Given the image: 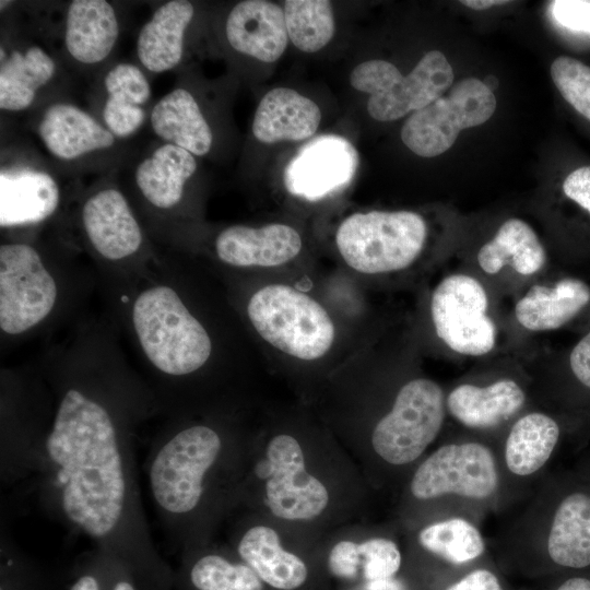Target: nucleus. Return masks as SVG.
<instances>
[{"label": "nucleus", "instance_id": "obj_39", "mask_svg": "<svg viewBox=\"0 0 590 590\" xmlns=\"http://www.w3.org/2000/svg\"><path fill=\"white\" fill-rule=\"evenodd\" d=\"M361 562L358 543L341 541L332 547L328 565L334 576L353 579L361 573Z\"/></svg>", "mask_w": 590, "mask_h": 590}, {"label": "nucleus", "instance_id": "obj_1", "mask_svg": "<svg viewBox=\"0 0 590 590\" xmlns=\"http://www.w3.org/2000/svg\"><path fill=\"white\" fill-rule=\"evenodd\" d=\"M34 363L51 396L43 437L57 507L76 530L110 541L129 515L127 451L158 413L154 397L104 311L43 342Z\"/></svg>", "mask_w": 590, "mask_h": 590}, {"label": "nucleus", "instance_id": "obj_3", "mask_svg": "<svg viewBox=\"0 0 590 590\" xmlns=\"http://www.w3.org/2000/svg\"><path fill=\"white\" fill-rule=\"evenodd\" d=\"M97 276L59 228L7 233L0 244V354L60 334L91 310Z\"/></svg>", "mask_w": 590, "mask_h": 590}, {"label": "nucleus", "instance_id": "obj_20", "mask_svg": "<svg viewBox=\"0 0 590 590\" xmlns=\"http://www.w3.org/2000/svg\"><path fill=\"white\" fill-rule=\"evenodd\" d=\"M119 32L117 13L105 0H73L67 8L63 43L80 64L95 66L108 58Z\"/></svg>", "mask_w": 590, "mask_h": 590}, {"label": "nucleus", "instance_id": "obj_4", "mask_svg": "<svg viewBox=\"0 0 590 590\" xmlns=\"http://www.w3.org/2000/svg\"><path fill=\"white\" fill-rule=\"evenodd\" d=\"M59 229L92 263L106 314L132 292L161 250L125 189L109 181L84 191L70 217V228Z\"/></svg>", "mask_w": 590, "mask_h": 590}, {"label": "nucleus", "instance_id": "obj_18", "mask_svg": "<svg viewBox=\"0 0 590 590\" xmlns=\"http://www.w3.org/2000/svg\"><path fill=\"white\" fill-rule=\"evenodd\" d=\"M225 36L235 51L262 62H274L288 42L284 10L267 0L240 1L227 15Z\"/></svg>", "mask_w": 590, "mask_h": 590}, {"label": "nucleus", "instance_id": "obj_49", "mask_svg": "<svg viewBox=\"0 0 590 590\" xmlns=\"http://www.w3.org/2000/svg\"><path fill=\"white\" fill-rule=\"evenodd\" d=\"M2 590V589H1Z\"/></svg>", "mask_w": 590, "mask_h": 590}, {"label": "nucleus", "instance_id": "obj_23", "mask_svg": "<svg viewBox=\"0 0 590 590\" xmlns=\"http://www.w3.org/2000/svg\"><path fill=\"white\" fill-rule=\"evenodd\" d=\"M153 132L194 156L206 155L213 145V131L194 95L182 86L170 90L153 106Z\"/></svg>", "mask_w": 590, "mask_h": 590}, {"label": "nucleus", "instance_id": "obj_11", "mask_svg": "<svg viewBox=\"0 0 590 590\" xmlns=\"http://www.w3.org/2000/svg\"><path fill=\"white\" fill-rule=\"evenodd\" d=\"M496 109L494 93L483 81L467 78L426 107L414 111L401 130L403 143L422 157L445 153L463 129L487 121Z\"/></svg>", "mask_w": 590, "mask_h": 590}, {"label": "nucleus", "instance_id": "obj_8", "mask_svg": "<svg viewBox=\"0 0 590 590\" xmlns=\"http://www.w3.org/2000/svg\"><path fill=\"white\" fill-rule=\"evenodd\" d=\"M427 237L424 219L412 211L354 213L339 226L335 243L349 267L364 274H385L411 266Z\"/></svg>", "mask_w": 590, "mask_h": 590}, {"label": "nucleus", "instance_id": "obj_47", "mask_svg": "<svg viewBox=\"0 0 590 590\" xmlns=\"http://www.w3.org/2000/svg\"><path fill=\"white\" fill-rule=\"evenodd\" d=\"M483 83L487 88H489L492 92L496 88L498 81L494 75L485 76Z\"/></svg>", "mask_w": 590, "mask_h": 590}, {"label": "nucleus", "instance_id": "obj_14", "mask_svg": "<svg viewBox=\"0 0 590 590\" xmlns=\"http://www.w3.org/2000/svg\"><path fill=\"white\" fill-rule=\"evenodd\" d=\"M266 482V503L271 512L286 520H309L328 505L326 486L305 467L304 453L291 435L273 437L267 448V460L256 470Z\"/></svg>", "mask_w": 590, "mask_h": 590}, {"label": "nucleus", "instance_id": "obj_31", "mask_svg": "<svg viewBox=\"0 0 590 590\" xmlns=\"http://www.w3.org/2000/svg\"><path fill=\"white\" fill-rule=\"evenodd\" d=\"M284 15L288 39L304 52H316L333 37L332 4L327 0H287Z\"/></svg>", "mask_w": 590, "mask_h": 590}, {"label": "nucleus", "instance_id": "obj_32", "mask_svg": "<svg viewBox=\"0 0 590 590\" xmlns=\"http://www.w3.org/2000/svg\"><path fill=\"white\" fill-rule=\"evenodd\" d=\"M418 541L428 552L456 565L480 557L485 550L479 529L463 518H450L425 527Z\"/></svg>", "mask_w": 590, "mask_h": 590}, {"label": "nucleus", "instance_id": "obj_48", "mask_svg": "<svg viewBox=\"0 0 590 590\" xmlns=\"http://www.w3.org/2000/svg\"><path fill=\"white\" fill-rule=\"evenodd\" d=\"M113 590H134L133 586L128 581H119L115 585Z\"/></svg>", "mask_w": 590, "mask_h": 590}, {"label": "nucleus", "instance_id": "obj_35", "mask_svg": "<svg viewBox=\"0 0 590 590\" xmlns=\"http://www.w3.org/2000/svg\"><path fill=\"white\" fill-rule=\"evenodd\" d=\"M107 96L143 107L151 98V85L144 72L130 62H118L104 78Z\"/></svg>", "mask_w": 590, "mask_h": 590}, {"label": "nucleus", "instance_id": "obj_33", "mask_svg": "<svg viewBox=\"0 0 590 590\" xmlns=\"http://www.w3.org/2000/svg\"><path fill=\"white\" fill-rule=\"evenodd\" d=\"M190 579L199 590H262L261 579L247 564H232L215 554L199 558Z\"/></svg>", "mask_w": 590, "mask_h": 590}, {"label": "nucleus", "instance_id": "obj_10", "mask_svg": "<svg viewBox=\"0 0 590 590\" xmlns=\"http://www.w3.org/2000/svg\"><path fill=\"white\" fill-rule=\"evenodd\" d=\"M445 405L442 389L435 381L416 378L406 382L391 411L374 428V450L394 465L413 462L440 432Z\"/></svg>", "mask_w": 590, "mask_h": 590}, {"label": "nucleus", "instance_id": "obj_46", "mask_svg": "<svg viewBox=\"0 0 590 590\" xmlns=\"http://www.w3.org/2000/svg\"><path fill=\"white\" fill-rule=\"evenodd\" d=\"M70 590H99V585L93 576L80 577Z\"/></svg>", "mask_w": 590, "mask_h": 590}, {"label": "nucleus", "instance_id": "obj_7", "mask_svg": "<svg viewBox=\"0 0 590 590\" xmlns=\"http://www.w3.org/2000/svg\"><path fill=\"white\" fill-rule=\"evenodd\" d=\"M198 168L188 151L162 143L135 166L131 189L125 190L156 245L170 248L185 229L188 184Z\"/></svg>", "mask_w": 590, "mask_h": 590}, {"label": "nucleus", "instance_id": "obj_12", "mask_svg": "<svg viewBox=\"0 0 590 590\" xmlns=\"http://www.w3.org/2000/svg\"><path fill=\"white\" fill-rule=\"evenodd\" d=\"M482 283L468 274L442 279L430 297V316L438 338L453 352L482 356L496 344V326L488 315Z\"/></svg>", "mask_w": 590, "mask_h": 590}, {"label": "nucleus", "instance_id": "obj_34", "mask_svg": "<svg viewBox=\"0 0 590 590\" xmlns=\"http://www.w3.org/2000/svg\"><path fill=\"white\" fill-rule=\"evenodd\" d=\"M551 76L562 96L590 120V67L575 58L560 56L551 66Z\"/></svg>", "mask_w": 590, "mask_h": 590}, {"label": "nucleus", "instance_id": "obj_21", "mask_svg": "<svg viewBox=\"0 0 590 590\" xmlns=\"http://www.w3.org/2000/svg\"><path fill=\"white\" fill-rule=\"evenodd\" d=\"M193 16L194 7L187 0H170L156 8L135 43L137 57L145 70L163 73L180 63L185 35Z\"/></svg>", "mask_w": 590, "mask_h": 590}, {"label": "nucleus", "instance_id": "obj_42", "mask_svg": "<svg viewBox=\"0 0 590 590\" xmlns=\"http://www.w3.org/2000/svg\"><path fill=\"white\" fill-rule=\"evenodd\" d=\"M446 590H503L497 577L487 569H476Z\"/></svg>", "mask_w": 590, "mask_h": 590}, {"label": "nucleus", "instance_id": "obj_27", "mask_svg": "<svg viewBox=\"0 0 590 590\" xmlns=\"http://www.w3.org/2000/svg\"><path fill=\"white\" fill-rule=\"evenodd\" d=\"M56 72L55 59L38 45L1 52L0 109L11 113L26 110Z\"/></svg>", "mask_w": 590, "mask_h": 590}, {"label": "nucleus", "instance_id": "obj_6", "mask_svg": "<svg viewBox=\"0 0 590 590\" xmlns=\"http://www.w3.org/2000/svg\"><path fill=\"white\" fill-rule=\"evenodd\" d=\"M256 332L281 352L304 361L323 356L335 328L328 311L309 295L284 284L266 285L246 303Z\"/></svg>", "mask_w": 590, "mask_h": 590}, {"label": "nucleus", "instance_id": "obj_30", "mask_svg": "<svg viewBox=\"0 0 590 590\" xmlns=\"http://www.w3.org/2000/svg\"><path fill=\"white\" fill-rule=\"evenodd\" d=\"M560 435L559 425L550 415L531 412L519 417L505 444V462L518 476L539 471L551 458Z\"/></svg>", "mask_w": 590, "mask_h": 590}, {"label": "nucleus", "instance_id": "obj_37", "mask_svg": "<svg viewBox=\"0 0 590 590\" xmlns=\"http://www.w3.org/2000/svg\"><path fill=\"white\" fill-rule=\"evenodd\" d=\"M102 117L105 127L117 139H126L143 126L146 113L141 106L107 96Z\"/></svg>", "mask_w": 590, "mask_h": 590}, {"label": "nucleus", "instance_id": "obj_44", "mask_svg": "<svg viewBox=\"0 0 590 590\" xmlns=\"http://www.w3.org/2000/svg\"><path fill=\"white\" fill-rule=\"evenodd\" d=\"M557 590H590V579L586 577H573L564 581Z\"/></svg>", "mask_w": 590, "mask_h": 590}, {"label": "nucleus", "instance_id": "obj_2", "mask_svg": "<svg viewBox=\"0 0 590 590\" xmlns=\"http://www.w3.org/2000/svg\"><path fill=\"white\" fill-rule=\"evenodd\" d=\"M209 294L186 252L161 247L145 276L106 314L167 417L182 415L197 380L220 357Z\"/></svg>", "mask_w": 590, "mask_h": 590}, {"label": "nucleus", "instance_id": "obj_5", "mask_svg": "<svg viewBox=\"0 0 590 590\" xmlns=\"http://www.w3.org/2000/svg\"><path fill=\"white\" fill-rule=\"evenodd\" d=\"M223 447L219 432L206 424H182L169 417L149 463V485L155 505L167 518L194 510L204 480Z\"/></svg>", "mask_w": 590, "mask_h": 590}, {"label": "nucleus", "instance_id": "obj_26", "mask_svg": "<svg viewBox=\"0 0 590 590\" xmlns=\"http://www.w3.org/2000/svg\"><path fill=\"white\" fill-rule=\"evenodd\" d=\"M589 302V286L581 280L565 278L552 286H531L516 304L515 316L527 330L550 331L566 324Z\"/></svg>", "mask_w": 590, "mask_h": 590}, {"label": "nucleus", "instance_id": "obj_19", "mask_svg": "<svg viewBox=\"0 0 590 590\" xmlns=\"http://www.w3.org/2000/svg\"><path fill=\"white\" fill-rule=\"evenodd\" d=\"M0 182L2 229L40 228L58 210V185L47 173L2 170Z\"/></svg>", "mask_w": 590, "mask_h": 590}, {"label": "nucleus", "instance_id": "obj_28", "mask_svg": "<svg viewBox=\"0 0 590 590\" xmlns=\"http://www.w3.org/2000/svg\"><path fill=\"white\" fill-rule=\"evenodd\" d=\"M238 554L258 577L273 588L293 590L307 578V567L296 555L285 551L275 530L256 526L246 531Z\"/></svg>", "mask_w": 590, "mask_h": 590}, {"label": "nucleus", "instance_id": "obj_22", "mask_svg": "<svg viewBox=\"0 0 590 590\" xmlns=\"http://www.w3.org/2000/svg\"><path fill=\"white\" fill-rule=\"evenodd\" d=\"M321 120L319 106L310 98L287 87H276L261 98L251 131L266 144L300 141L312 137Z\"/></svg>", "mask_w": 590, "mask_h": 590}, {"label": "nucleus", "instance_id": "obj_24", "mask_svg": "<svg viewBox=\"0 0 590 590\" xmlns=\"http://www.w3.org/2000/svg\"><path fill=\"white\" fill-rule=\"evenodd\" d=\"M524 402V391L515 380L499 379L487 386H457L449 392L446 408L464 426L489 428L514 416Z\"/></svg>", "mask_w": 590, "mask_h": 590}, {"label": "nucleus", "instance_id": "obj_43", "mask_svg": "<svg viewBox=\"0 0 590 590\" xmlns=\"http://www.w3.org/2000/svg\"><path fill=\"white\" fill-rule=\"evenodd\" d=\"M354 590H405V587L400 580L392 577L388 579L366 581Z\"/></svg>", "mask_w": 590, "mask_h": 590}, {"label": "nucleus", "instance_id": "obj_13", "mask_svg": "<svg viewBox=\"0 0 590 590\" xmlns=\"http://www.w3.org/2000/svg\"><path fill=\"white\" fill-rule=\"evenodd\" d=\"M499 474L493 452L479 442L449 444L425 459L411 481L417 499L453 494L473 499L493 496Z\"/></svg>", "mask_w": 590, "mask_h": 590}, {"label": "nucleus", "instance_id": "obj_15", "mask_svg": "<svg viewBox=\"0 0 590 590\" xmlns=\"http://www.w3.org/2000/svg\"><path fill=\"white\" fill-rule=\"evenodd\" d=\"M358 166V154L343 137L323 134L299 149L284 169L288 192L309 201L320 200L345 188Z\"/></svg>", "mask_w": 590, "mask_h": 590}, {"label": "nucleus", "instance_id": "obj_9", "mask_svg": "<svg viewBox=\"0 0 590 590\" xmlns=\"http://www.w3.org/2000/svg\"><path fill=\"white\" fill-rule=\"evenodd\" d=\"M453 70L444 54L430 50L403 76L398 68L380 59L356 66L351 85L369 95L367 111L378 121H393L420 110L451 86Z\"/></svg>", "mask_w": 590, "mask_h": 590}, {"label": "nucleus", "instance_id": "obj_41", "mask_svg": "<svg viewBox=\"0 0 590 590\" xmlns=\"http://www.w3.org/2000/svg\"><path fill=\"white\" fill-rule=\"evenodd\" d=\"M569 365L578 381L590 389V332L573 349Z\"/></svg>", "mask_w": 590, "mask_h": 590}, {"label": "nucleus", "instance_id": "obj_36", "mask_svg": "<svg viewBox=\"0 0 590 590\" xmlns=\"http://www.w3.org/2000/svg\"><path fill=\"white\" fill-rule=\"evenodd\" d=\"M361 574L365 581L392 578L401 565L397 544L385 538L369 539L358 544Z\"/></svg>", "mask_w": 590, "mask_h": 590}, {"label": "nucleus", "instance_id": "obj_45", "mask_svg": "<svg viewBox=\"0 0 590 590\" xmlns=\"http://www.w3.org/2000/svg\"><path fill=\"white\" fill-rule=\"evenodd\" d=\"M505 0H463L461 3L473 10H485L495 5L507 4Z\"/></svg>", "mask_w": 590, "mask_h": 590}, {"label": "nucleus", "instance_id": "obj_40", "mask_svg": "<svg viewBox=\"0 0 590 590\" xmlns=\"http://www.w3.org/2000/svg\"><path fill=\"white\" fill-rule=\"evenodd\" d=\"M563 190L567 198L590 213V166L571 172L564 180Z\"/></svg>", "mask_w": 590, "mask_h": 590}, {"label": "nucleus", "instance_id": "obj_16", "mask_svg": "<svg viewBox=\"0 0 590 590\" xmlns=\"http://www.w3.org/2000/svg\"><path fill=\"white\" fill-rule=\"evenodd\" d=\"M302 245L298 232L286 224L261 227L234 224L215 235L212 253L228 268H267L291 261L300 252Z\"/></svg>", "mask_w": 590, "mask_h": 590}, {"label": "nucleus", "instance_id": "obj_17", "mask_svg": "<svg viewBox=\"0 0 590 590\" xmlns=\"http://www.w3.org/2000/svg\"><path fill=\"white\" fill-rule=\"evenodd\" d=\"M36 130L46 150L62 162L110 150L118 140L97 118L69 102L48 105Z\"/></svg>", "mask_w": 590, "mask_h": 590}, {"label": "nucleus", "instance_id": "obj_25", "mask_svg": "<svg viewBox=\"0 0 590 590\" xmlns=\"http://www.w3.org/2000/svg\"><path fill=\"white\" fill-rule=\"evenodd\" d=\"M550 558L566 568L590 566V491L577 488L557 504L546 539Z\"/></svg>", "mask_w": 590, "mask_h": 590}, {"label": "nucleus", "instance_id": "obj_38", "mask_svg": "<svg viewBox=\"0 0 590 590\" xmlns=\"http://www.w3.org/2000/svg\"><path fill=\"white\" fill-rule=\"evenodd\" d=\"M551 12L553 19L565 28L590 34V1H553Z\"/></svg>", "mask_w": 590, "mask_h": 590}, {"label": "nucleus", "instance_id": "obj_29", "mask_svg": "<svg viewBox=\"0 0 590 590\" xmlns=\"http://www.w3.org/2000/svg\"><path fill=\"white\" fill-rule=\"evenodd\" d=\"M546 260L545 250L532 227L522 220L509 219L477 253L480 268L496 274L510 266L518 274L539 272Z\"/></svg>", "mask_w": 590, "mask_h": 590}]
</instances>
